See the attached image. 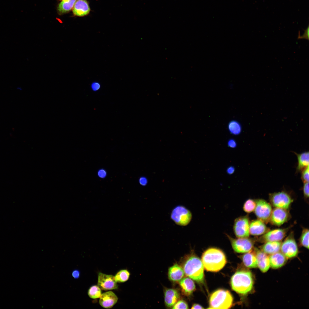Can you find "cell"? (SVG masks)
I'll return each mask as SVG.
<instances>
[{"mask_svg":"<svg viewBox=\"0 0 309 309\" xmlns=\"http://www.w3.org/2000/svg\"><path fill=\"white\" fill-rule=\"evenodd\" d=\"M101 289L98 285L92 286L88 290V295L90 298L93 299L100 298L102 294Z\"/></svg>","mask_w":309,"mask_h":309,"instance_id":"cell-28","label":"cell"},{"mask_svg":"<svg viewBox=\"0 0 309 309\" xmlns=\"http://www.w3.org/2000/svg\"><path fill=\"white\" fill-rule=\"evenodd\" d=\"M303 192L304 196L306 198L309 197V182L304 183Z\"/></svg>","mask_w":309,"mask_h":309,"instance_id":"cell-33","label":"cell"},{"mask_svg":"<svg viewBox=\"0 0 309 309\" xmlns=\"http://www.w3.org/2000/svg\"><path fill=\"white\" fill-rule=\"evenodd\" d=\"M139 183L142 186H145L147 183V179L144 177H140L139 180Z\"/></svg>","mask_w":309,"mask_h":309,"instance_id":"cell-38","label":"cell"},{"mask_svg":"<svg viewBox=\"0 0 309 309\" xmlns=\"http://www.w3.org/2000/svg\"><path fill=\"white\" fill-rule=\"evenodd\" d=\"M233 250L238 253H247L251 250L253 242L248 237H240L234 239L227 235Z\"/></svg>","mask_w":309,"mask_h":309,"instance_id":"cell-8","label":"cell"},{"mask_svg":"<svg viewBox=\"0 0 309 309\" xmlns=\"http://www.w3.org/2000/svg\"><path fill=\"white\" fill-rule=\"evenodd\" d=\"M280 249L287 258H290L296 255L298 249L293 233L290 234L281 243Z\"/></svg>","mask_w":309,"mask_h":309,"instance_id":"cell-10","label":"cell"},{"mask_svg":"<svg viewBox=\"0 0 309 309\" xmlns=\"http://www.w3.org/2000/svg\"><path fill=\"white\" fill-rule=\"evenodd\" d=\"M173 309H188V306L187 303L184 301L180 300L177 301L173 306Z\"/></svg>","mask_w":309,"mask_h":309,"instance_id":"cell-31","label":"cell"},{"mask_svg":"<svg viewBox=\"0 0 309 309\" xmlns=\"http://www.w3.org/2000/svg\"><path fill=\"white\" fill-rule=\"evenodd\" d=\"M98 286L102 290L106 291L118 288L114 276L99 272L98 274Z\"/></svg>","mask_w":309,"mask_h":309,"instance_id":"cell-11","label":"cell"},{"mask_svg":"<svg viewBox=\"0 0 309 309\" xmlns=\"http://www.w3.org/2000/svg\"><path fill=\"white\" fill-rule=\"evenodd\" d=\"M229 147L231 148H235L237 146V144L235 140L233 139L229 140L227 142Z\"/></svg>","mask_w":309,"mask_h":309,"instance_id":"cell-37","label":"cell"},{"mask_svg":"<svg viewBox=\"0 0 309 309\" xmlns=\"http://www.w3.org/2000/svg\"><path fill=\"white\" fill-rule=\"evenodd\" d=\"M287 209L279 208L272 211L269 221L273 225L280 226L287 221L290 217Z\"/></svg>","mask_w":309,"mask_h":309,"instance_id":"cell-13","label":"cell"},{"mask_svg":"<svg viewBox=\"0 0 309 309\" xmlns=\"http://www.w3.org/2000/svg\"><path fill=\"white\" fill-rule=\"evenodd\" d=\"M98 177L101 179L104 178L107 175V172L104 169H100L98 170L97 173Z\"/></svg>","mask_w":309,"mask_h":309,"instance_id":"cell-35","label":"cell"},{"mask_svg":"<svg viewBox=\"0 0 309 309\" xmlns=\"http://www.w3.org/2000/svg\"><path fill=\"white\" fill-rule=\"evenodd\" d=\"M253 284L251 273L247 270L236 272L232 276L231 284L232 289L237 293L245 295L252 289Z\"/></svg>","mask_w":309,"mask_h":309,"instance_id":"cell-2","label":"cell"},{"mask_svg":"<svg viewBox=\"0 0 309 309\" xmlns=\"http://www.w3.org/2000/svg\"><path fill=\"white\" fill-rule=\"evenodd\" d=\"M289 228L279 229L268 231L259 237L258 240L262 242L280 241L285 237Z\"/></svg>","mask_w":309,"mask_h":309,"instance_id":"cell-12","label":"cell"},{"mask_svg":"<svg viewBox=\"0 0 309 309\" xmlns=\"http://www.w3.org/2000/svg\"><path fill=\"white\" fill-rule=\"evenodd\" d=\"M90 11V8L86 0H77L72 8L73 14L79 17L87 15Z\"/></svg>","mask_w":309,"mask_h":309,"instance_id":"cell-15","label":"cell"},{"mask_svg":"<svg viewBox=\"0 0 309 309\" xmlns=\"http://www.w3.org/2000/svg\"><path fill=\"white\" fill-rule=\"evenodd\" d=\"M228 128L230 132L234 135L239 134L241 131V127L240 124L235 120L231 121L229 123Z\"/></svg>","mask_w":309,"mask_h":309,"instance_id":"cell-27","label":"cell"},{"mask_svg":"<svg viewBox=\"0 0 309 309\" xmlns=\"http://www.w3.org/2000/svg\"><path fill=\"white\" fill-rule=\"evenodd\" d=\"M235 168L233 166H231L229 167L227 169V172L228 174L231 175L233 174L234 172Z\"/></svg>","mask_w":309,"mask_h":309,"instance_id":"cell-40","label":"cell"},{"mask_svg":"<svg viewBox=\"0 0 309 309\" xmlns=\"http://www.w3.org/2000/svg\"><path fill=\"white\" fill-rule=\"evenodd\" d=\"M165 302L167 306L172 307L178 301L179 295L178 291L173 289H167L165 292Z\"/></svg>","mask_w":309,"mask_h":309,"instance_id":"cell-18","label":"cell"},{"mask_svg":"<svg viewBox=\"0 0 309 309\" xmlns=\"http://www.w3.org/2000/svg\"><path fill=\"white\" fill-rule=\"evenodd\" d=\"M244 265L249 268H256L258 266V262L255 251L251 250L243 255L242 258Z\"/></svg>","mask_w":309,"mask_h":309,"instance_id":"cell-22","label":"cell"},{"mask_svg":"<svg viewBox=\"0 0 309 309\" xmlns=\"http://www.w3.org/2000/svg\"><path fill=\"white\" fill-rule=\"evenodd\" d=\"M192 309H203V308L200 305L197 304H194L192 306Z\"/></svg>","mask_w":309,"mask_h":309,"instance_id":"cell-41","label":"cell"},{"mask_svg":"<svg viewBox=\"0 0 309 309\" xmlns=\"http://www.w3.org/2000/svg\"><path fill=\"white\" fill-rule=\"evenodd\" d=\"M179 283L183 293L186 295H190L195 289L194 282L188 278H182Z\"/></svg>","mask_w":309,"mask_h":309,"instance_id":"cell-21","label":"cell"},{"mask_svg":"<svg viewBox=\"0 0 309 309\" xmlns=\"http://www.w3.org/2000/svg\"><path fill=\"white\" fill-rule=\"evenodd\" d=\"M309 26L304 30V33L302 35H300L299 32L298 39H305L309 40Z\"/></svg>","mask_w":309,"mask_h":309,"instance_id":"cell-34","label":"cell"},{"mask_svg":"<svg viewBox=\"0 0 309 309\" xmlns=\"http://www.w3.org/2000/svg\"><path fill=\"white\" fill-rule=\"evenodd\" d=\"M255 201L256 203L254 210L255 215L258 219L264 223H268L272 211L271 205L263 199H257Z\"/></svg>","mask_w":309,"mask_h":309,"instance_id":"cell-7","label":"cell"},{"mask_svg":"<svg viewBox=\"0 0 309 309\" xmlns=\"http://www.w3.org/2000/svg\"><path fill=\"white\" fill-rule=\"evenodd\" d=\"M183 270L186 275L199 282H203L204 266L202 262L194 255L190 256L183 265Z\"/></svg>","mask_w":309,"mask_h":309,"instance_id":"cell-3","label":"cell"},{"mask_svg":"<svg viewBox=\"0 0 309 309\" xmlns=\"http://www.w3.org/2000/svg\"><path fill=\"white\" fill-rule=\"evenodd\" d=\"M80 271L78 270H74L72 272V276L75 279L78 278L80 277Z\"/></svg>","mask_w":309,"mask_h":309,"instance_id":"cell-39","label":"cell"},{"mask_svg":"<svg viewBox=\"0 0 309 309\" xmlns=\"http://www.w3.org/2000/svg\"><path fill=\"white\" fill-rule=\"evenodd\" d=\"M269 199L273 206L286 209L289 208L293 201L290 195L283 191L270 194Z\"/></svg>","mask_w":309,"mask_h":309,"instance_id":"cell-6","label":"cell"},{"mask_svg":"<svg viewBox=\"0 0 309 309\" xmlns=\"http://www.w3.org/2000/svg\"><path fill=\"white\" fill-rule=\"evenodd\" d=\"M309 166L302 170V173L301 178L304 183L309 182Z\"/></svg>","mask_w":309,"mask_h":309,"instance_id":"cell-32","label":"cell"},{"mask_svg":"<svg viewBox=\"0 0 309 309\" xmlns=\"http://www.w3.org/2000/svg\"><path fill=\"white\" fill-rule=\"evenodd\" d=\"M255 251L258 262V266L262 272H266L270 267L269 257L262 251L257 249H255Z\"/></svg>","mask_w":309,"mask_h":309,"instance_id":"cell-16","label":"cell"},{"mask_svg":"<svg viewBox=\"0 0 309 309\" xmlns=\"http://www.w3.org/2000/svg\"><path fill=\"white\" fill-rule=\"evenodd\" d=\"M99 303L102 307L110 309L117 302L118 298L112 291H109L102 294L100 298Z\"/></svg>","mask_w":309,"mask_h":309,"instance_id":"cell-14","label":"cell"},{"mask_svg":"<svg viewBox=\"0 0 309 309\" xmlns=\"http://www.w3.org/2000/svg\"><path fill=\"white\" fill-rule=\"evenodd\" d=\"M281 243L280 241L266 242L262 246V251L266 254H271L278 252L280 250Z\"/></svg>","mask_w":309,"mask_h":309,"instance_id":"cell-23","label":"cell"},{"mask_svg":"<svg viewBox=\"0 0 309 309\" xmlns=\"http://www.w3.org/2000/svg\"><path fill=\"white\" fill-rule=\"evenodd\" d=\"M130 275V273L128 270L126 269H123L117 272L114 277L117 282L123 283L128 280Z\"/></svg>","mask_w":309,"mask_h":309,"instance_id":"cell-26","label":"cell"},{"mask_svg":"<svg viewBox=\"0 0 309 309\" xmlns=\"http://www.w3.org/2000/svg\"><path fill=\"white\" fill-rule=\"evenodd\" d=\"M249 221L247 216L239 217L235 220L233 230L236 236L238 238L248 237L249 235Z\"/></svg>","mask_w":309,"mask_h":309,"instance_id":"cell-9","label":"cell"},{"mask_svg":"<svg viewBox=\"0 0 309 309\" xmlns=\"http://www.w3.org/2000/svg\"><path fill=\"white\" fill-rule=\"evenodd\" d=\"M233 298L230 292L222 289H219L213 292L209 298L210 308L229 309L233 304Z\"/></svg>","mask_w":309,"mask_h":309,"instance_id":"cell-4","label":"cell"},{"mask_svg":"<svg viewBox=\"0 0 309 309\" xmlns=\"http://www.w3.org/2000/svg\"><path fill=\"white\" fill-rule=\"evenodd\" d=\"M77 0H62L57 10L60 14L67 13L72 10Z\"/></svg>","mask_w":309,"mask_h":309,"instance_id":"cell-25","label":"cell"},{"mask_svg":"<svg viewBox=\"0 0 309 309\" xmlns=\"http://www.w3.org/2000/svg\"><path fill=\"white\" fill-rule=\"evenodd\" d=\"M256 205V202L254 200L249 199L245 203L243 206V209L246 212L249 213L254 211Z\"/></svg>","mask_w":309,"mask_h":309,"instance_id":"cell-30","label":"cell"},{"mask_svg":"<svg viewBox=\"0 0 309 309\" xmlns=\"http://www.w3.org/2000/svg\"><path fill=\"white\" fill-rule=\"evenodd\" d=\"M300 242L303 246L309 248V230L308 229H304L300 238Z\"/></svg>","mask_w":309,"mask_h":309,"instance_id":"cell-29","label":"cell"},{"mask_svg":"<svg viewBox=\"0 0 309 309\" xmlns=\"http://www.w3.org/2000/svg\"><path fill=\"white\" fill-rule=\"evenodd\" d=\"M202 262L207 271L217 272L223 268L226 263L225 255L221 250L215 248H209L203 253Z\"/></svg>","mask_w":309,"mask_h":309,"instance_id":"cell-1","label":"cell"},{"mask_svg":"<svg viewBox=\"0 0 309 309\" xmlns=\"http://www.w3.org/2000/svg\"><path fill=\"white\" fill-rule=\"evenodd\" d=\"M184 274L183 269L177 264L170 267L168 273L169 279L173 281H180L184 276Z\"/></svg>","mask_w":309,"mask_h":309,"instance_id":"cell-20","label":"cell"},{"mask_svg":"<svg viewBox=\"0 0 309 309\" xmlns=\"http://www.w3.org/2000/svg\"><path fill=\"white\" fill-rule=\"evenodd\" d=\"M269 230L264 223L259 219L253 220L249 224V234L253 235L264 234Z\"/></svg>","mask_w":309,"mask_h":309,"instance_id":"cell-17","label":"cell"},{"mask_svg":"<svg viewBox=\"0 0 309 309\" xmlns=\"http://www.w3.org/2000/svg\"><path fill=\"white\" fill-rule=\"evenodd\" d=\"M171 217L176 224L185 226L190 222L192 215L189 210L185 207L180 205L176 207L173 209Z\"/></svg>","mask_w":309,"mask_h":309,"instance_id":"cell-5","label":"cell"},{"mask_svg":"<svg viewBox=\"0 0 309 309\" xmlns=\"http://www.w3.org/2000/svg\"><path fill=\"white\" fill-rule=\"evenodd\" d=\"M298 160L296 170L297 171H302L309 166V152H305L301 154L296 153Z\"/></svg>","mask_w":309,"mask_h":309,"instance_id":"cell-24","label":"cell"},{"mask_svg":"<svg viewBox=\"0 0 309 309\" xmlns=\"http://www.w3.org/2000/svg\"><path fill=\"white\" fill-rule=\"evenodd\" d=\"M91 87L92 90L96 91L100 88V85L98 82H94L91 84Z\"/></svg>","mask_w":309,"mask_h":309,"instance_id":"cell-36","label":"cell"},{"mask_svg":"<svg viewBox=\"0 0 309 309\" xmlns=\"http://www.w3.org/2000/svg\"><path fill=\"white\" fill-rule=\"evenodd\" d=\"M270 266L277 269L282 267L286 263V257L282 253L278 252L270 255L269 257Z\"/></svg>","mask_w":309,"mask_h":309,"instance_id":"cell-19","label":"cell"}]
</instances>
